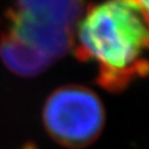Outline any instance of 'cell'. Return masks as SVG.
I'll return each mask as SVG.
<instances>
[{"instance_id": "4", "label": "cell", "mask_w": 149, "mask_h": 149, "mask_svg": "<svg viewBox=\"0 0 149 149\" xmlns=\"http://www.w3.org/2000/svg\"><path fill=\"white\" fill-rule=\"evenodd\" d=\"M14 8L74 30L85 11V3L83 0H16Z\"/></svg>"}, {"instance_id": "3", "label": "cell", "mask_w": 149, "mask_h": 149, "mask_svg": "<svg viewBox=\"0 0 149 149\" xmlns=\"http://www.w3.org/2000/svg\"><path fill=\"white\" fill-rule=\"evenodd\" d=\"M52 139L67 148H82L96 141L104 124V108L98 96L82 86L56 90L42 112Z\"/></svg>"}, {"instance_id": "2", "label": "cell", "mask_w": 149, "mask_h": 149, "mask_svg": "<svg viewBox=\"0 0 149 149\" xmlns=\"http://www.w3.org/2000/svg\"><path fill=\"white\" fill-rule=\"evenodd\" d=\"M74 30L11 8L0 37L4 63L21 76H34L72 47Z\"/></svg>"}, {"instance_id": "5", "label": "cell", "mask_w": 149, "mask_h": 149, "mask_svg": "<svg viewBox=\"0 0 149 149\" xmlns=\"http://www.w3.org/2000/svg\"><path fill=\"white\" fill-rule=\"evenodd\" d=\"M130 1H133L141 10L148 14V0H130Z\"/></svg>"}, {"instance_id": "6", "label": "cell", "mask_w": 149, "mask_h": 149, "mask_svg": "<svg viewBox=\"0 0 149 149\" xmlns=\"http://www.w3.org/2000/svg\"><path fill=\"white\" fill-rule=\"evenodd\" d=\"M21 149H36V147L34 146V144H31V143H29V144H26L25 147H22Z\"/></svg>"}, {"instance_id": "1", "label": "cell", "mask_w": 149, "mask_h": 149, "mask_svg": "<svg viewBox=\"0 0 149 149\" xmlns=\"http://www.w3.org/2000/svg\"><path fill=\"white\" fill-rule=\"evenodd\" d=\"M77 57L97 67V82L120 91L148 70V14L130 0H104L83 11L74 29Z\"/></svg>"}]
</instances>
